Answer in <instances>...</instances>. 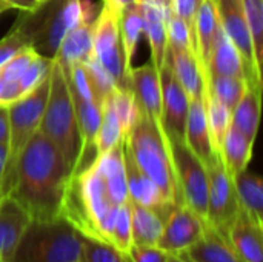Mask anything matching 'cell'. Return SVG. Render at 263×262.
I'll return each mask as SVG.
<instances>
[{
	"label": "cell",
	"instance_id": "1",
	"mask_svg": "<svg viewBox=\"0 0 263 262\" xmlns=\"http://www.w3.org/2000/svg\"><path fill=\"white\" fill-rule=\"evenodd\" d=\"M72 176L62 151L39 128L22 150L12 178L0 196L15 199L31 219L60 218Z\"/></svg>",
	"mask_w": 263,
	"mask_h": 262
},
{
	"label": "cell",
	"instance_id": "2",
	"mask_svg": "<svg viewBox=\"0 0 263 262\" xmlns=\"http://www.w3.org/2000/svg\"><path fill=\"white\" fill-rule=\"evenodd\" d=\"M125 148L129 151L136 165L156 184L166 202L173 205L183 204L168 137L140 107L137 117L125 137Z\"/></svg>",
	"mask_w": 263,
	"mask_h": 262
},
{
	"label": "cell",
	"instance_id": "3",
	"mask_svg": "<svg viewBox=\"0 0 263 262\" xmlns=\"http://www.w3.org/2000/svg\"><path fill=\"white\" fill-rule=\"evenodd\" d=\"M82 233L63 216L31 219L11 262H79Z\"/></svg>",
	"mask_w": 263,
	"mask_h": 262
},
{
	"label": "cell",
	"instance_id": "4",
	"mask_svg": "<svg viewBox=\"0 0 263 262\" xmlns=\"http://www.w3.org/2000/svg\"><path fill=\"white\" fill-rule=\"evenodd\" d=\"M40 131L62 151L74 174L80 153V137L66 77L55 60L51 69L49 91L40 122Z\"/></svg>",
	"mask_w": 263,
	"mask_h": 262
},
{
	"label": "cell",
	"instance_id": "5",
	"mask_svg": "<svg viewBox=\"0 0 263 262\" xmlns=\"http://www.w3.org/2000/svg\"><path fill=\"white\" fill-rule=\"evenodd\" d=\"M49 79L51 74L34 91H31L28 96L8 107V114H9L8 159H6L3 179L0 184V195L6 190L12 178L14 167L22 150L26 147V144L40 128V122L49 91Z\"/></svg>",
	"mask_w": 263,
	"mask_h": 262
},
{
	"label": "cell",
	"instance_id": "6",
	"mask_svg": "<svg viewBox=\"0 0 263 262\" xmlns=\"http://www.w3.org/2000/svg\"><path fill=\"white\" fill-rule=\"evenodd\" d=\"M182 202L199 218L206 221L208 174L203 162L193 153L185 141H168Z\"/></svg>",
	"mask_w": 263,
	"mask_h": 262
},
{
	"label": "cell",
	"instance_id": "7",
	"mask_svg": "<svg viewBox=\"0 0 263 262\" xmlns=\"http://www.w3.org/2000/svg\"><path fill=\"white\" fill-rule=\"evenodd\" d=\"M205 168L208 174L206 222L228 241L230 229L240 208L234 179L227 171L219 154H216V158L206 164Z\"/></svg>",
	"mask_w": 263,
	"mask_h": 262
},
{
	"label": "cell",
	"instance_id": "8",
	"mask_svg": "<svg viewBox=\"0 0 263 262\" xmlns=\"http://www.w3.org/2000/svg\"><path fill=\"white\" fill-rule=\"evenodd\" d=\"M120 14L108 6H102L94 28L92 54L109 73L119 88H129V77L125 71L123 49L120 40Z\"/></svg>",
	"mask_w": 263,
	"mask_h": 262
},
{
	"label": "cell",
	"instance_id": "9",
	"mask_svg": "<svg viewBox=\"0 0 263 262\" xmlns=\"http://www.w3.org/2000/svg\"><path fill=\"white\" fill-rule=\"evenodd\" d=\"M222 29L237 48L247 68V85L262 86V69L256 63L251 32L242 0H214Z\"/></svg>",
	"mask_w": 263,
	"mask_h": 262
},
{
	"label": "cell",
	"instance_id": "10",
	"mask_svg": "<svg viewBox=\"0 0 263 262\" xmlns=\"http://www.w3.org/2000/svg\"><path fill=\"white\" fill-rule=\"evenodd\" d=\"M162 90V124L168 141H185L188 94L171 71L166 59L159 69Z\"/></svg>",
	"mask_w": 263,
	"mask_h": 262
},
{
	"label": "cell",
	"instance_id": "11",
	"mask_svg": "<svg viewBox=\"0 0 263 262\" xmlns=\"http://www.w3.org/2000/svg\"><path fill=\"white\" fill-rule=\"evenodd\" d=\"M205 222L190 207L179 204L165 221L157 247L168 255H177L194 244L203 232Z\"/></svg>",
	"mask_w": 263,
	"mask_h": 262
},
{
	"label": "cell",
	"instance_id": "12",
	"mask_svg": "<svg viewBox=\"0 0 263 262\" xmlns=\"http://www.w3.org/2000/svg\"><path fill=\"white\" fill-rule=\"evenodd\" d=\"M123 156H125V173H126V187H128L129 201L133 204L156 210L160 215H163L165 218H168L176 205L165 201L160 190L136 165L134 159L131 158V154L126 148H123Z\"/></svg>",
	"mask_w": 263,
	"mask_h": 262
},
{
	"label": "cell",
	"instance_id": "13",
	"mask_svg": "<svg viewBox=\"0 0 263 262\" xmlns=\"http://www.w3.org/2000/svg\"><path fill=\"white\" fill-rule=\"evenodd\" d=\"M129 88L136 97L137 105L163 130L162 90H160V79H159L157 68L151 62L133 68L129 73Z\"/></svg>",
	"mask_w": 263,
	"mask_h": 262
},
{
	"label": "cell",
	"instance_id": "14",
	"mask_svg": "<svg viewBox=\"0 0 263 262\" xmlns=\"http://www.w3.org/2000/svg\"><path fill=\"white\" fill-rule=\"evenodd\" d=\"M185 142L193 150V153L203 162L210 164L217 153H214L203 94L197 97H188V113L185 124Z\"/></svg>",
	"mask_w": 263,
	"mask_h": 262
},
{
	"label": "cell",
	"instance_id": "15",
	"mask_svg": "<svg viewBox=\"0 0 263 262\" xmlns=\"http://www.w3.org/2000/svg\"><path fill=\"white\" fill-rule=\"evenodd\" d=\"M166 62L188 97L203 94V69L193 46L168 43Z\"/></svg>",
	"mask_w": 263,
	"mask_h": 262
},
{
	"label": "cell",
	"instance_id": "16",
	"mask_svg": "<svg viewBox=\"0 0 263 262\" xmlns=\"http://www.w3.org/2000/svg\"><path fill=\"white\" fill-rule=\"evenodd\" d=\"M31 218L11 196H0V262H11Z\"/></svg>",
	"mask_w": 263,
	"mask_h": 262
},
{
	"label": "cell",
	"instance_id": "17",
	"mask_svg": "<svg viewBox=\"0 0 263 262\" xmlns=\"http://www.w3.org/2000/svg\"><path fill=\"white\" fill-rule=\"evenodd\" d=\"M228 242L240 262H263V227L242 208L230 229Z\"/></svg>",
	"mask_w": 263,
	"mask_h": 262
},
{
	"label": "cell",
	"instance_id": "18",
	"mask_svg": "<svg viewBox=\"0 0 263 262\" xmlns=\"http://www.w3.org/2000/svg\"><path fill=\"white\" fill-rule=\"evenodd\" d=\"M174 256L186 262H240L231 244L208 222L199 239Z\"/></svg>",
	"mask_w": 263,
	"mask_h": 262
},
{
	"label": "cell",
	"instance_id": "19",
	"mask_svg": "<svg viewBox=\"0 0 263 262\" xmlns=\"http://www.w3.org/2000/svg\"><path fill=\"white\" fill-rule=\"evenodd\" d=\"M96 19L83 20L63 36L54 56V60L62 66L63 71H66L74 63L86 62L92 54Z\"/></svg>",
	"mask_w": 263,
	"mask_h": 262
},
{
	"label": "cell",
	"instance_id": "20",
	"mask_svg": "<svg viewBox=\"0 0 263 262\" xmlns=\"http://www.w3.org/2000/svg\"><path fill=\"white\" fill-rule=\"evenodd\" d=\"M37 54L32 46H28L0 65V107H9L28 96L23 88V76Z\"/></svg>",
	"mask_w": 263,
	"mask_h": 262
},
{
	"label": "cell",
	"instance_id": "21",
	"mask_svg": "<svg viewBox=\"0 0 263 262\" xmlns=\"http://www.w3.org/2000/svg\"><path fill=\"white\" fill-rule=\"evenodd\" d=\"M142 3V2H140ZM143 5V34L151 48V63L157 71L163 66L168 49V15L171 9L142 3Z\"/></svg>",
	"mask_w": 263,
	"mask_h": 262
},
{
	"label": "cell",
	"instance_id": "22",
	"mask_svg": "<svg viewBox=\"0 0 263 262\" xmlns=\"http://www.w3.org/2000/svg\"><path fill=\"white\" fill-rule=\"evenodd\" d=\"M206 76H230V77H240L247 80V68L243 59L239 54L234 43L222 29V26L217 31L211 49V56L206 66Z\"/></svg>",
	"mask_w": 263,
	"mask_h": 262
},
{
	"label": "cell",
	"instance_id": "23",
	"mask_svg": "<svg viewBox=\"0 0 263 262\" xmlns=\"http://www.w3.org/2000/svg\"><path fill=\"white\" fill-rule=\"evenodd\" d=\"M220 28L217 9L214 0H202L199 11L196 14L194 32H196V54L197 60L202 65L203 77L206 76V66L211 56V49Z\"/></svg>",
	"mask_w": 263,
	"mask_h": 262
},
{
	"label": "cell",
	"instance_id": "24",
	"mask_svg": "<svg viewBox=\"0 0 263 262\" xmlns=\"http://www.w3.org/2000/svg\"><path fill=\"white\" fill-rule=\"evenodd\" d=\"M262 107V86L247 85V90L231 113V125L247 136L250 142L254 144Z\"/></svg>",
	"mask_w": 263,
	"mask_h": 262
},
{
	"label": "cell",
	"instance_id": "25",
	"mask_svg": "<svg viewBox=\"0 0 263 262\" xmlns=\"http://www.w3.org/2000/svg\"><path fill=\"white\" fill-rule=\"evenodd\" d=\"M119 26L125 71L126 76L129 77V73L133 69V59L136 56L139 40L143 34V5L140 2H134L129 6H126L120 14Z\"/></svg>",
	"mask_w": 263,
	"mask_h": 262
},
{
	"label": "cell",
	"instance_id": "26",
	"mask_svg": "<svg viewBox=\"0 0 263 262\" xmlns=\"http://www.w3.org/2000/svg\"><path fill=\"white\" fill-rule=\"evenodd\" d=\"M253 147L254 144L250 142L243 133L230 125L219 156L233 179L248 168V164L253 158Z\"/></svg>",
	"mask_w": 263,
	"mask_h": 262
},
{
	"label": "cell",
	"instance_id": "27",
	"mask_svg": "<svg viewBox=\"0 0 263 262\" xmlns=\"http://www.w3.org/2000/svg\"><path fill=\"white\" fill-rule=\"evenodd\" d=\"M166 218L131 202V239L136 246H157Z\"/></svg>",
	"mask_w": 263,
	"mask_h": 262
},
{
	"label": "cell",
	"instance_id": "28",
	"mask_svg": "<svg viewBox=\"0 0 263 262\" xmlns=\"http://www.w3.org/2000/svg\"><path fill=\"white\" fill-rule=\"evenodd\" d=\"M234 187L240 208L263 227V182L260 176L243 170L234 178Z\"/></svg>",
	"mask_w": 263,
	"mask_h": 262
},
{
	"label": "cell",
	"instance_id": "29",
	"mask_svg": "<svg viewBox=\"0 0 263 262\" xmlns=\"http://www.w3.org/2000/svg\"><path fill=\"white\" fill-rule=\"evenodd\" d=\"M203 99H205L211 144H213L214 153L219 154L222 144L225 141L227 131L231 125V111L214 96V93L210 90V86L205 82H203Z\"/></svg>",
	"mask_w": 263,
	"mask_h": 262
},
{
	"label": "cell",
	"instance_id": "30",
	"mask_svg": "<svg viewBox=\"0 0 263 262\" xmlns=\"http://www.w3.org/2000/svg\"><path fill=\"white\" fill-rule=\"evenodd\" d=\"M34 40L35 31L25 12L18 17V20H15L14 26L0 40V65H3L6 60L14 57L22 49L34 46Z\"/></svg>",
	"mask_w": 263,
	"mask_h": 262
},
{
	"label": "cell",
	"instance_id": "31",
	"mask_svg": "<svg viewBox=\"0 0 263 262\" xmlns=\"http://www.w3.org/2000/svg\"><path fill=\"white\" fill-rule=\"evenodd\" d=\"M122 128L119 124V119L112 110V105L109 99L106 97L105 102L102 103V120L96 134V158L106 153L112 147H116L120 141H123Z\"/></svg>",
	"mask_w": 263,
	"mask_h": 262
},
{
	"label": "cell",
	"instance_id": "32",
	"mask_svg": "<svg viewBox=\"0 0 263 262\" xmlns=\"http://www.w3.org/2000/svg\"><path fill=\"white\" fill-rule=\"evenodd\" d=\"M203 82L210 86L214 96L233 113L247 90V80L230 76H206Z\"/></svg>",
	"mask_w": 263,
	"mask_h": 262
},
{
	"label": "cell",
	"instance_id": "33",
	"mask_svg": "<svg viewBox=\"0 0 263 262\" xmlns=\"http://www.w3.org/2000/svg\"><path fill=\"white\" fill-rule=\"evenodd\" d=\"M79 262H131L128 253L116 249L112 244L82 235V249Z\"/></svg>",
	"mask_w": 263,
	"mask_h": 262
},
{
	"label": "cell",
	"instance_id": "34",
	"mask_svg": "<svg viewBox=\"0 0 263 262\" xmlns=\"http://www.w3.org/2000/svg\"><path fill=\"white\" fill-rule=\"evenodd\" d=\"M111 105H112V110L119 119V124H120V128H122V134L123 137L128 136L136 117H137V111H139V107H137V102H136V97L131 91V88H119L116 86V90L108 96Z\"/></svg>",
	"mask_w": 263,
	"mask_h": 262
},
{
	"label": "cell",
	"instance_id": "35",
	"mask_svg": "<svg viewBox=\"0 0 263 262\" xmlns=\"http://www.w3.org/2000/svg\"><path fill=\"white\" fill-rule=\"evenodd\" d=\"M245 19L251 32L254 57L257 66L262 69L263 63V0H242Z\"/></svg>",
	"mask_w": 263,
	"mask_h": 262
},
{
	"label": "cell",
	"instance_id": "36",
	"mask_svg": "<svg viewBox=\"0 0 263 262\" xmlns=\"http://www.w3.org/2000/svg\"><path fill=\"white\" fill-rule=\"evenodd\" d=\"M83 65H85V69H86L88 77L91 80L96 97L102 105L105 102V99L116 90L117 85H116L114 79L109 76V73L103 68V65L97 60V57L94 54H91L88 57V60L83 62Z\"/></svg>",
	"mask_w": 263,
	"mask_h": 262
},
{
	"label": "cell",
	"instance_id": "37",
	"mask_svg": "<svg viewBox=\"0 0 263 262\" xmlns=\"http://www.w3.org/2000/svg\"><path fill=\"white\" fill-rule=\"evenodd\" d=\"M109 244H112L116 249L128 253L129 247L133 246L131 239V201L128 199L123 202L116 215V221L112 225Z\"/></svg>",
	"mask_w": 263,
	"mask_h": 262
},
{
	"label": "cell",
	"instance_id": "38",
	"mask_svg": "<svg viewBox=\"0 0 263 262\" xmlns=\"http://www.w3.org/2000/svg\"><path fill=\"white\" fill-rule=\"evenodd\" d=\"M200 3L202 0H171V8H170L174 15H177L186 23L191 36L194 37V42H196L194 22H196V14L199 11Z\"/></svg>",
	"mask_w": 263,
	"mask_h": 262
},
{
	"label": "cell",
	"instance_id": "39",
	"mask_svg": "<svg viewBox=\"0 0 263 262\" xmlns=\"http://www.w3.org/2000/svg\"><path fill=\"white\" fill-rule=\"evenodd\" d=\"M131 262H166L170 255L157 246H136L133 244L128 250Z\"/></svg>",
	"mask_w": 263,
	"mask_h": 262
},
{
	"label": "cell",
	"instance_id": "40",
	"mask_svg": "<svg viewBox=\"0 0 263 262\" xmlns=\"http://www.w3.org/2000/svg\"><path fill=\"white\" fill-rule=\"evenodd\" d=\"M9 9H20L22 12H31L40 8L46 0H3Z\"/></svg>",
	"mask_w": 263,
	"mask_h": 262
},
{
	"label": "cell",
	"instance_id": "41",
	"mask_svg": "<svg viewBox=\"0 0 263 262\" xmlns=\"http://www.w3.org/2000/svg\"><path fill=\"white\" fill-rule=\"evenodd\" d=\"M9 134V114L8 107H0V144L8 142Z\"/></svg>",
	"mask_w": 263,
	"mask_h": 262
},
{
	"label": "cell",
	"instance_id": "42",
	"mask_svg": "<svg viewBox=\"0 0 263 262\" xmlns=\"http://www.w3.org/2000/svg\"><path fill=\"white\" fill-rule=\"evenodd\" d=\"M134 2H137V0H103V5L111 8L117 14H122V11Z\"/></svg>",
	"mask_w": 263,
	"mask_h": 262
},
{
	"label": "cell",
	"instance_id": "43",
	"mask_svg": "<svg viewBox=\"0 0 263 262\" xmlns=\"http://www.w3.org/2000/svg\"><path fill=\"white\" fill-rule=\"evenodd\" d=\"M6 159H8V142H2L0 144V184H2V179H3Z\"/></svg>",
	"mask_w": 263,
	"mask_h": 262
},
{
	"label": "cell",
	"instance_id": "44",
	"mask_svg": "<svg viewBox=\"0 0 263 262\" xmlns=\"http://www.w3.org/2000/svg\"><path fill=\"white\" fill-rule=\"evenodd\" d=\"M137 2L149 3V5H157V6H162V8H166V9L171 8V0H137Z\"/></svg>",
	"mask_w": 263,
	"mask_h": 262
},
{
	"label": "cell",
	"instance_id": "45",
	"mask_svg": "<svg viewBox=\"0 0 263 262\" xmlns=\"http://www.w3.org/2000/svg\"><path fill=\"white\" fill-rule=\"evenodd\" d=\"M5 11H9V6L3 0H0V14H3Z\"/></svg>",
	"mask_w": 263,
	"mask_h": 262
},
{
	"label": "cell",
	"instance_id": "46",
	"mask_svg": "<svg viewBox=\"0 0 263 262\" xmlns=\"http://www.w3.org/2000/svg\"><path fill=\"white\" fill-rule=\"evenodd\" d=\"M166 262H186V261H183V259H180V258H177V256H174V255H170V258H168V261Z\"/></svg>",
	"mask_w": 263,
	"mask_h": 262
}]
</instances>
